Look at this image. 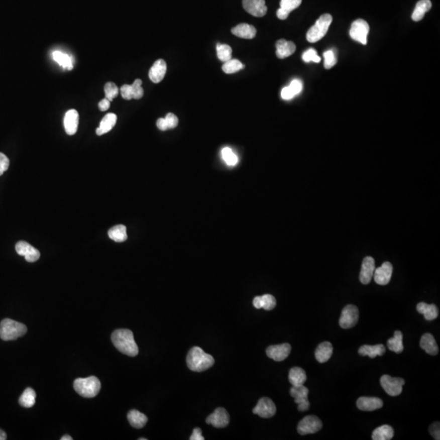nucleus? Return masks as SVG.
I'll return each mask as SVG.
<instances>
[{
  "label": "nucleus",
  "mask_w": 440,
  "mask_h": 440,
  "mask_svg": "<svg viewBox=\"0 0 440 440\" xmlns=\"http://www.w3.org/2000/svg\"><path fill=\"white\" fill-rule=\"evenodd\" d=\"M394 436V429L391 425H384L374 429L372 434L373 440H390Z\"/></svg>",
  "instance_id": "473e14b6"
},
{
  "label": "nucleus",
  "mask_w": 440,
  "mask_h": 440,
  "mask_svg": "<svg viewBox=\"0 0 440 440\" xmlns=\"http://www.w3.org/2000/svg\"><path fill=\"white\" fill-rule=\"evenodd\" d=\"M420 347L427 354L436 356L438 353V348L434 336L430 334H425L421 337Z\"/></svg>",
  "instance_id": "393cba45"
},
{
  "label": "nucleus",
  "mask_w": 440,
  "mask_h": 440,
  "mask_svg": "<svg viewBox=\"0 0 440 440\" xmlns=\"http://www.w3.org/2000/svg\"><path fill=\"white\" fill-rule=\"evenodd\" d=\"M232 33L235 36L242 39H252L256 35V29L251 25L242 23L232 29Z\"/></svg>",
  "instance_id": "5701e85b"
},
{
  "label": "nucleus",
  "mask_w": 440,
  "mask_h": 440,
  "mask_svg": "<svg viewBox=\"0 0 440 440\" xmlns=\"http://www.w3.org/2000/svg\"><path fill=\"white\" fill-rule=\"evenodd\" d=\"M302 4V0H281L280 9L285 10L288 13H291L294 9H298Z\"/></svg>",
  "instance_id": "37998d69"
},
{
  "label": "nucleus",
  "mask_w": 440,
  "mask_h": 440,
  "mask_svg": "<svg viewBox=\"0 0 440 440\" xmlns=\"http://www.w3.org/2000/svg\"><path fill=\"white\" fill-rule=\"evenodd\" d=\"M128 419L132 426L136 428V429H141V428L144 427L148 421V417H147L146 415L136 409L131 410L128 412Z\"/></svg>",
  "instance_id": "7c9ffc66"
},
{
  "label": "nucleus",
  "mask_w": 440,
  "mask_h": 440,
  "mask_svg": "<svg viewBox=\"0 0 440 440\" xmlns=\"http://www.w3.org/2000/svg\"><path fill=\"white\" fill-rule=\"evenodd\" d=\"M324 65L326 69H329L334 67L336 65L337 61H338L336 55H335V52L333 50H328L327 52H324Z\"/></svg>",
  "instance_id": "c03bdc74"
},
{
  "label": "nucleus",
  "mask_w": 440,
  "mask_h": 440,
  "mask_svg": "<svg viewBox=\"0 0 440 440\" xmlns=\"http://www.w3.org/2000/svg\"><path fill=\"white\" fill-rule=\"evenodd\" d=\"M429 434L433 436L434 439H440L439 422H434L429 426Z\"/></svg>",
  "instance_id": "09e8293b"
},
{
  "label": "nucleus",
  "mask_w": 440,
  "mask_h": 440,
  "mask_svg": "<svg viewBox=\"0 0 440 440\" xmlns=\"http://www.w3.org/2000/svg\"><path fill=\"white\" fill-rule=\"evenodd\" d=\"M9 159L4 153H0V175H2L9 169Z\"/></svg>",
  "instance_id": "de8ad7c7"
},
{
  "label": "nucleus",
  "mask_w": 440,
  "mask_h": 440,
  "mask_svg": "<svg viewBox=\"0 0 440 440\" xmlns=\"http://www.w3.org/2000/svg\"><path fill=\"white\" fill-rule=\"evenodd\" d=\"M276 407L274 402L268 397H263L259 399V402L253 409L255 414L259 415L263 418H270L276 414Z\"/></svg>",
  "instance_id": "9b49d317"
},
{
  "label": "nucleus",
  "mask_w": 440,
  "mask_h": 440,
  "mask_svg": "<svg viewBox=\"0 0 440 440\" xmlns=\"http://www.w3.org/2000/svg\"><path fill=\"white\" fill-rule=\"evenodd\" d=\"M276 15H277V18H278L279 19L285 20L287 19L289 14L287 12H285V10L279 9L278 10H277V13H276Z\"/></svg>",
  "instance_id": "864d4df0"
},
{
  "label": "nucleus",
  "mask_w": 440,
  "mask_h": 440,
  "mask_svg": "<svg viewBox=\"0 0 440 440\" xmlns=\"http://www.w3.org/2000/svg\"><path fill=\"white\" fill-rule=\"evenodd\" d=\"M276 305V300L274 296L271 294H264L261 296V306L262 308L264 309L266 311H271L272 309L275 308Z\"/></svg>",
  "instance_id": "79ce46f5"
},
{
  "label": "nucleus",
  "mask_w": 440,
  "mask_h": 440,
  "mask_svg": "<svg viewBox=\"0 0 440 440\" xmlns=\"http://www.w3.org/2000/svg\"><path fill=\"white\" fill-rule=\"evenodd\" d=\"M36 401V393L32 388H27L22 393L19 399V403L24 408H31Z\"/></svg>",
  "instance_id": "e433bc0d"
},
{
  "label": "nucleus",
  "mask_w": 440,
  "mask_h": 440,
  "mask_svg": "<svg viewBox=\"0 0 440 440\" xmlns=\"http://www.w3.org/2000/svg\"><path fill=\"white\" fill-rule=\"evenodd\" d=\"M110 107V101L108 99H104L100 100L99 103V108L100 111H106Z\"/></svg>",
  "instance_id": "3c124183"
},
{
  "label": "nucleus",
  "mask_w": 440,
  "mask_h": 440,
  "mask_svg": "<svg viewBox=\"0 0 440 440\" xmlns=\"http://www.w3.org/2000/svg\"><path fill=\"white\" fill-rule=\"evenodd\" d=\"M119 88L115 84L114 82H107L104 86V93H105V98L108 99L109 101H112L113 99L116 98L119 95Z\"/></svg>",
  "instance_id": "a19ab883"
},
{
  "label": "nucleus",
  "mask_w": 440,
  "mask_h": 440,
  "mask_svg": "<svg viewBox=\"0 0 440 440\" xmlns=\"http://www.w3.org/2000/svg\"><path fill=\"white\" fill-rule=\"evenodd\" d=\"M108 237L110 239L116 242H125L128 239L127 228L124 225H116L113 227L108 231Z\"/></svg>",
  "instance_id": "f704fd0d"
},
{
  "label": "nucleus",
  "mask_w": 440,
  "mask_h": 440,
  "mask_svg": "<svg viewBox=\"0 0 440 440\" xmlns=\"http://www.w3.org/2000/svg\"><path fill=\"white\" fill-rule=\"evenodd\" d=\"M139 439H140V440H146L147 438H139Z\"/></svg>",
  "instance_id": "13d9d810"
},
{
  "label": "nucleus",
  "mask_w": 440,
  "mask_h": 440,
  "mask_svg": "<svg viewBox=\"0 0 440 440\" xmlns=\"http://www.w3.org/2000/svg\"><path fill=\"white\" fill-rule=\"evenodd\" d=\"M112 343L119 352L127 356L134 357L139 353L133 333L129 329H117L113 333Z\"/></svg>",
  "instance_id": "f257e3e1"
},
{
  "label": "nucleus",
  "mask_w": 440,
  "mask_h": 440,
  "mask_svg": "<svg viewBox=\"0 0 440 440\" xmlns=\"http://www.w3.org/2000/svg\"><path fill=\"white\" fill-rule=\"evenodd\" d=\"M289 380L293 386H302L306 381V373L302 368L293 367L289 370Z\"/></svg>",
  "instance_id": "2f4dec72"
},
{
  "label": "nucleus",
  "mask_w": 440,
  "mask_h": 440,
  "mask_svg": "<svg viewBox=\"0 0 440 440\" xmlns=\"http://www.w3.org/2000/svg\"><path fill=\"white\" fill-rule=\"evenodd\" d=\"M291 352V346L289 343H283L280 345L270 346L267 349V356L275 361H283L287 358Z\"/></svg>",
  "instance_id": "f3484780"
},
{
  "label": "nucleus",
  "mask_w": 440,
  "mask_h": 440,
  "mask_svg": "<svg viewBox=\"0 0 440 440\" xmlns=\"http://www.w3.org/2000/svg\"><path fill=\"white\" fill-rule=\"evenodd\" d=\"M359 354L362 356H369L370 358H375L376 356H383L386 352V348L382 344L378 345H363L359 349Z\"/></svg>",
  "instance_id": "bb28decb"
},
{
  "label": "nucleus",
  "mask_w": 440,
  "mask_h": 440,
  "mask_svg": "<svg viewBox=\"0 0 440 440\" xmlns=\"http://www.w3.org/2000/svg\"><path fill=\"white\" fill-rule=\"evenodd\" d=\"M381 386L389 395L398 396L400 395L403 390V386L405 384V381L403 378H392L391 376L383 375L381 379Z\"/></svg>",
  "instance_id": "423d86ee"
},
{
  "label": "nucleus",
  "mask_w": 440,
  "mask_h": 440,
  "mask_svg": "<svg viewBox=\"0 0 440 440\" xmlns=\"http://www.w3.org/2000/svg\"><path fill=\"white\" fill-rule=\"evenodd\" d=\"M166 69H167V66H166V61L162 59L158 60L154 62L151 69L149 70V78L154 83H159L164 78Z\"/></svg>",
  "instance_id": "aec40b11"
},
{
  "label": "nucleus",
  "mask_w": 440,
  "mask_h": 440,
  "mask_svg": "<svg viewBox=\"0 0 440 440\" xmlns=\"http://www.w3.org/2000/svg\"><path fill=\"white\" fill-rule=\"evenodd\" d=\"M79 116L77 110L70 109L66 112L64 118V127L69 136H73L78 131Z\"/></svg>",
  "instance_id": "6ab92c4d"
},
{
  "label": "nucleus",
  "mask_w": 440,
  "mask_h": 440,
  "mask_svg": "<svg viewBox=\"0 0 440 440\" xmlns=\"http://www.w3.org/2000/svg\"><path fill=\"white\" fill-rule=\"evenodd\" d=\"M190 440H204V437L201 435V429L200 428H195L192 430V435L190 436Z\"/></svg>",
  "instance_id": "8fccbe9b"
},
{
  "label": "nucleus",
  "mask_w": 440,
  "mask_h": 440,
  "mask_svg": "<svg viewBox=\"0 0 440 440\" xmlns=\"http://www.w3.org/2000/svg\"><path fill=\"white\" fill-rule=\"evenodd\" d=\"M322 421L319 417L314 415H309L305 416L304 418L301 420L298 423V432L301 435L305 434H314L320 430L322 428Z\"/></svg>",
  "instance_id": "0eeeda50"
},
{
  "label": "nucleus",
  "mask_w": 440,
  "mask_h": 440,
  "mask_svg": "<svg viewBox=\"0 0 440 440\" xmlns=\"http://www.w3.org/2000/svg\"><path fill=\"white\" fill-rule=\"evenodd\" d=\"M242 5L247 13L256 18H263L268 12L265 0H242Z\"/></svg>",
  "instance_id": "ddd939ff"
},
{
  "label": "nucleus",
  "mask_w": 440,
  "mask_h": 440,
  "mask_svg": "<svg viewBox=\"0 0 440 440\" xmlns=\"http://www.w3.org/2000/svg\"><path fill=\"white\" fill-rule=\"evenodd\" d=\"M431 7L430 0H420L415 7L414 11L412 13V19L414 22H420L425 17V13L430 10Z\"/></svg>",
  "instance_id": "c756f323"
},
{
  "label": "nucleus",
  "mask_w": 440,
  "mask_h": 440,
  "mask_svg": "<svg viewBox=\"0 0 440 440\" xmlns=\"http://www.w3.org/2000/svg\"><path fill=\"white\" fill-rule=\"evenodd\" d=\"M217 56L220 61L223 62H227L230 61L232 59V54H233V49L228 44H217Z\"/></svg>",
  "instance_id": "4c0bfd02"
},
{
  "label": "nucleus",
  "mask_w": 440,
  "mask_h": 440,
  "mask_svg": "<svg viewBox=\"0 0 440 440\" xmlns=\"http://www.w3.org/2000/svg\"><path fill=\"white\" fill-rule=\"evenodd\" d=\"M54 61L58 63L59 65L62 66L64 69L68 70H72L73 67V59L71 56L65 54L64 52L60 51H56L52 54Z\"/></svg>",
  "instance_id": "c9c22d12"
},
{
  "label": "nucleus",
  "mask_w": 440,
  "mask_h": 440,
  "mask_svg": "<svg viewBox=\"0 0 440 440\" xmlns=\"http://www.w3.org/2000/svg\"><path fill=\"white\" fill-rule=\"evenodd\" d=\"M253 304L255 306V308H262L261 296H257V297H255V298H254V301H253Z\"/></svg>",
  "instance_id": "5fc2aeb1"
},
{
  "label": "nucleus",
  "mask_w": 440,
  "mask_h": 440,
  "mask_svg": "<svg viewBox=\"0 0 440 440\" xmlns=\"http://www.w3.org/2000/svg\"><path fill=\"white\" fill-rule=\"evenodd\" d=\"M157 127H158V129L161 130V131H166V130H168V127L166 125L165 119H158V121H157Z\"/></svg>",
  "instance_id": "603ef678"
},
{
  "label": "nucleus",
  "mask_w": 440,
  "mask_h": 440,
  "mask_svg": "<svg viewBox=\"0 0 440 440\" xmlns=\"http://www.w3.org/2000/svg\"><path fill=\"white\" fill-rule=\"evenodd\" d=\"M359 319V310L355 305H348L342 311L341 316L339 319V325L342 328H353Z\"/></svg>",
  "instance_id": "1a4fd4ad"
},
{
  "label": "nucleus",
  "mask_w": 440,
  "mask_h": 440,
  "mask_svg": "<svg viewBox=\"0 0 440 440\" xmlns=\"http://www.w3.org/2000/svg\"><path fill=\"white\" fill-rule=\"evenodd\" d=\"M375 270V260L372 257H365L363 260L360 273V281L363 285H368L371 281Z\"/></svg>",
  "instance_id": "a211bd4d"
},
{
  "label": "nucleus",
  "mask_w": 440,
  "mask_h": 440,
  "mask_svg": "<svg viewBox=\"0 0 440 440\" xmlns=\"http://www.w3.org/2000/svg\"><path fill=\"white\" fill-rule=\"evenodd\" d=\"M356 405L361 411L371 412L382 408L383 401L377 397H360L356 401Z\"/></svg>",
  "instance_id": "412c9836"
},
{
  "label": "nucleus",
  "mask_w": 440,
  "mask_h": 440,
  "mask_svg": "<svg viewBox=\"0 0 440 440\" xmlns=\"http://www.w3.org/2000/svg\"><path fill=\"white\" fill-rule=\"evenodd\" d=\"M302 90V82L299 79H293L289 86H285L281 91V98L289 100L299 94Z\"/></svg>",
  "instance_id": "a878e982"
},
{
  "label": "nucleus",
  "mask_w": 440,
  "mask_h": 440,
  "mask_svg": "<svg viewBox=\"0 0 440 440\" xmlns=\"http://www.w3.org/2000/svg\"><path fill=\"white\" fill-rule=\"evenodd\" d=\"M61 440H72V439H73V438H72V437H70V436H69V435H65V436H63V437H61Z\"/></svg>",
  "instance_id": "4d7b16f0"
},
{
  "label": "nucleus",
  "mask_w": 440,
  "mask_h": 440,
  "mask_svg": "<svg viewBox=\"0 0 440 440\" xmlns=\"http://www.w3.org/2000/svg\"><path fill=\"white\" fill-rule=\"evenodd\" d=\"M222 157L223 158H224V160H225V162H226L227 164L229 165V166H233L238 164V156L236 155L235 153H233V150H232L230 148H228V147H227V148L223 149Z\"/></svg>",
  "instance_id": "ea45409f"
},
{
  "label": "nucleus",
  "mask_w": 440,
  "mask_h": 440,
  "mask_svg": "<svg viewBox=\"0 0 440 440\" xmlns=\"http://www.w3.org/2000/svg\"><path fill=\"white\" fill-rule=\"evenodd\" d=\"M16 251L21 256H24L29 263H35L40 258V252L28 242H19L16 245Z\"/></svg>",
  "instance_id": "4468645a"
},
{
  "label": "nucleus",
  "mask_w": 440,
  "mask_h": 440,
  "mask_svg": "<svg viewBox=\"0 0 440 440\" xmlns=\"http://www.w3.org/2000/svg\"><path fill=\"white\" fill-rule=\"evenodd\" d=\"M302 60L305 62L308 63L313 61L315 63L320 62V57L318 56L317 52L314 48H310L302 54Z\"/></svg>",
  "instance_id": "a18cd8bd"
},
{
  "label": "nucleus",
  "mask_w": 440,
  "mask_h": 440,
  "mask_svg": "<svg viewBox=\"0 0 440 440\" xmlns=\"http://www.w3.org/2000/svg\"><path fill=\"white\" fill-rule=\"evenodd\" d=\"M333 18L330 14L320 16L315 25L306 33V39L309 43H316L323 39L328 32Z\"/></svg>",
  "instance_id": "39448f33"
},
{
  "label": "nucleus",
  "mask_w": 440,
  "mask_h": 440,
  "mask_svg": "<svg viewBox=\"0 0 440 440\" xmlns=\"http://www.w3.org/2000/svg\"><path fill=\"white\" fill-rule=\"evenodd\" d=\"M7 439V434L4 430L0 429V440Z\"/></svg>",
  "instance_id": "6e6d98bb"
},
{
  "label": "nucleus",
  "mask_w": 440,
  "mask_h": 440,
  "mask_svg": "<svg viewBox=\"0 0 440 440\" xmlns=\"http://www.w3.org/2000/svg\"><path fill=\"white\" fill-rule=\"evenodd\" d=\"M73 388L78 395L84 398H94L101 388V383L96 377L77 378L73 382Z\"/></svg>",
  "instance_id": "7ed1b4c3"
},
{
  "label": "nucleus",
  "mask_w": 440,
  "mask_h": 440,
  "mask_svg": "<svg viewBox=\"0 0 440 440\" xmlns=\"http://www.w3.org/2000/svg\"><path fill=\"white\" fill-rule=\"evenodd\" d=\"M27 328L25 324L11 319H3L0 323V338L4 341H13L26 335Z\"/></svg>",
  "instance_id": "20e7f679"
},
{
  "label": "nucleus",
  "mask_w": 440,
  "mask_h": 440,
  "mask_svg": "<svg viewBox=\"0 0 440 440\" xmlns=\"http://www.w3.org/2000/svg\"><path fill=\"white\" fill-rule=\"evenodd\" d=\"M393 267L390 262H385L382 265L374 270V281L380 285H386L391 281Z\"/></svg>",
  "instance_id": "dca6fc26"
},
{
  "label": "nucleus",
  "mask_w": 440,
  "mask_h": 440,
  "mask_svg": "<svg viewBox=\"0 0 440 440\" xmlns=\"http://www.w3.org/2000/svg\"><path fill=\"white\" fill-rule=\"evenodd\" d=\"M117 123V116L115 114H108L103 118L101 122L99 123V128L96 129L97 136H102L107 132H110L115 127Z\"/></svg>",
  "instance_id": "cd10ccee"
},
{
  "label": "nucleus",
  "mask_w": 440,
  "mask_h": 440,
  "mask_svg": "<svg viewBox=\"0 0 440 440\" xmlns=\"http://www.w3.org/2000/svg\"><path fill=\"white\" fill-rule=\"evenodd\" d=\"M369 33V26L365 20L358 19L355 21L352 24L350 30V36L355 41L362 43L363 45L367 44V37Z\"/></svg>",
  "instance_id": "6e6552de"
},
{
  "label": "nucleus",
  "mask_w": 440,
  "mask_h": 440,
  "mask_svg": "<svg viewBox=\"0 0 440 440\" xmlns=\"http://www.w3.org/2000/svg\"><path fill=\"white\" fill-rule=\"evenodd\" d=\"M308 388L306 386H292L290 389V395L294 398V402L298 404V409L300 412H304L310 408V402L308 400Z\"/></svg>",
  "instance_id": "9d476101"
},
{
  "label": "nucleus",
  "mask_w": 440,
  "mask_h": 440,
  "mask_svg": "<svg viewBox=\"0 0 440 440\" xmlns=\"http://www.w3.org/2000/svg\"><path fill=\"white\" fill-rule=\"evenodd\" d=\"M244 68L245 65L241 61L236 60V59H231L230 61L225 63V65H223L222 69L223 71L225 72V73L231 74V73H237Z\"/></svg>",
  "instance_id": "58836bf2"
},
{
  "label": "nucleus",
  "mask_w": 440,
  "mask_h": 440,
  "mask_svg": "<svg viewBox=\"0 0 440 440\" xmlns=\"http://www.w3.org/2000/svg\"><path fill=\"white\" fill-rule=\"evenodd\" d=\"M214 364V357L205 353L199 347L192 348L187 356V365L189 369L193 372L205 371L213 366Z\"/></svg>",
  "instance_id": "f03ea898"
},
{
  "label": "nucleus",
  "mask_w": 440,
  "mask_h": 440,
  "mask_svg": "<svg viewBox=\"0 0 440 440\" xmlns=\"http://www.w3.org/2000/svg\"><path fill=\"white\" fill-rule=\"evenodd\" d=\"M387 348L397 354L403 352V334L401 331H395L394 337L387 341Z\"/></svg>",
  "instance_id": "72a5a7b5"
},
{
  "label": "nucleus",
  "mask_w": 440,
  "mask_h": 440,
  "mask_svg": "<svg viewBox=\"0 0 440 440\" xmlns=\"http://www.w3.org/2000/svg\"><path fill=\"white\" fill-rule=\"evenodd\" d=\"M416 311L424 315V317L427 320H433L438 317V310L434 304L420 302L416 305Z\"/></svg>",
  "instance_id": "c85d7f7f"
},
{
  "label": "nucleus",
  "mask_w": 440,
  "mask_h": 440,
  "mask_svg": "<svg viewBox=\"0 0 440 440\" xmlns=\"http://www.w3.org/2000/svg\"><path fill=\"white\" fill-rule=\"evenodd\" d=\"M229 421H230L229 414L224 408H216L214 412L207 416V418L205 420L207 424L212 425L216 428L226 427L229 424Z\"/></svg>",
  "instance_id": "2eb2a0df"
},
{
  "label": "nucleus",
  "mask_w": 440,
  "mask_h": 440,
  "mask_svg": "<svg viewBox=\"0 0 440 440\" xmlns=\"http://www.w3.org/2000/svg\"><path fill=\"white\" fill-rule=\"evenodd\" d=\"M165 120H166V125L168 127V129H173V128H176L178 126V123H179V119H178L177 117L175 116V115H173L171 113H169V114L166 115Z\"/></svg>",
  "instance_id": "49530a36"
},
{
  "label": "nucleus",
  "mask_w": 440,
  "mask_h": 440,
  "mask_svg": "<svg viewBox=\"0 0 440 440\" xmlns=\"http://www.w3.org/2000/svg\"><path fill=\"white\" fill-rule=\"evenodd\" d=\"M276 56L280 59L287 58L294 53L296 46L293 42L280 39L276 43Z\"/></svg>",
  "instance_id": "4be33fe9"
},
{
  "label": "nucleus",
  "mask_w": 440,
  "mask_h": 440,
  "mask_svg": "<svg viewBox=\"0 0 440 440\" xmlns=\"http://www.w3.org/2000/svg\"><path fill=\"white\" fill-rule=\"evenodd\" d=\"M334 348L333 345L329 342H324L320 343L318 346L317 348L315 349V356L316 361L318 362L323 363L327 362L329 360L330 357L332 356Z\"/></svg>",
  "instance_id": "b1692460"
},
{
  "label": "nucleus",
  "mask_w": 440,
  "mask_h": 440,
  "mask_svg": "<svg viewBox=\"0 0 440 440\" xmlns=\"http://www.w3.org/2000/svg\"><path fill=\"white\" fill-rule=\"evenodd\" d=\"M142 80L136 79L133 82V84L123 85L120 88L121 91V95L123 99H140L143 97L144 95V89L142 88Z\"/></svg>",
  "instance_id": "f8f14e48"
}]
</instances>
